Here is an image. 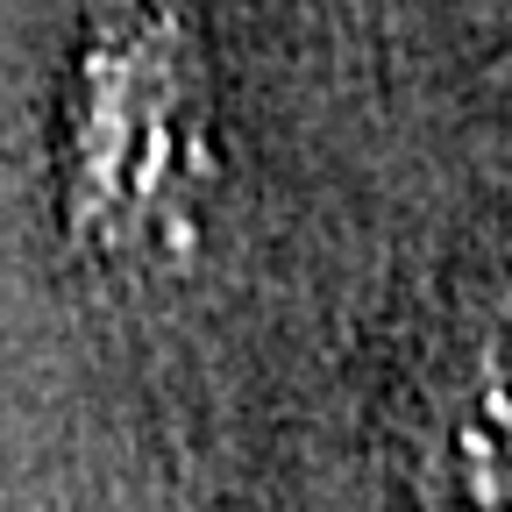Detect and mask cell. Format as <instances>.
<instances>
[{"mask_svg": "<svg viewBox=\"0 0 512 512\" xmlns=\"http://www.w3.org/2000/svg\"><path fill=\"white\" fill-rule=\"evenodd\" d=\"M207 178V64L185 0H107L64 79V228L114 264L178 256L200 221Z\"/></svg>", "mask_w": 512, "mask_h": 512, "instance_id": "6da1fadb", "label": "cell"}, {"mask_svg": "<svg viewBox=\"0 0 512 512\" xmlns=\"http://www.w3.org/2000/svg\"><path fill=\"white\" fill-rule=\"evenodd\" d=\"M427 512H512V320L463 356L420 434Z\"/></svg>", "mask_w": 512, "mask_h": 512, "instance_id": "7a4b0ae2", "label": "cell"}]
</instances>
